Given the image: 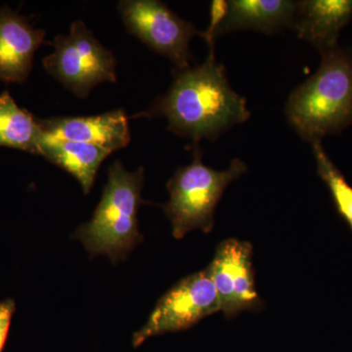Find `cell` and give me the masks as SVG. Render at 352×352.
Wrapping results in <instances>:
<instances>
[{
    "label": "cell",
    "instance_id": "1",
    "mask_svg": "<svg viewBox=\"0 0 352 352\" xmlns=\"http://www.w3.org/2000/svg\"><path fill=\"white\" fill-rule=\"evenodd\" d=\"M139 116L166 118L168 129L199 142L214 140L230 127L245 122L251 113L244 97L229 85L214 50H210L201 66L178 71L168 91Z\"/></svg>",
    "mask_w": 352,
    "mask_h": 352
},
{
    "label": "cell",
    "instance_id": "2",
    "mask_svg": "<svg viewBox=\"0 0 352 352\" xmlns=\"http://www.w3.org/2000/svg\"><path fill=\"white\" fill-rule=\"evenodd\" d=\"M321 54L318 71L292 92L286 107L289 124L311 144L352 124V57L339 47Z\"/></svg>",
    "mask_w": 352,
    "mask_h": 352
},
{
    "label": "cell",
    "instance_id": "3",
    "mask_svg": "<svg viewBox=\"0 0 352 352\" xmlns=\"http://www.w3.org/2000/svg\"><path fill=\"white\" fill-rule=\"evenodd\" d=\"M144 168L127 171L120 161L109 168L108 182L90 221L78 227L74 237L90 256H107L113 264L124 261L143 241L138 212L144 203L141 192Z\"/></svg>",
    "mask_w": 352,
    "mask_h": 352
},
{
    "label": "cell",
    "instance_id": "4",
    "mask_svg": "<svg viewBox=\"0 0 352 352\" xmlns=\"http://www.w3.org/2000/svg\"><path fill=\"white\" fill-rule=\"evenodd\" d=\"M201 159L203 154L196 148L192 163L178 168L166 186L170 200L163 208L175 239H182L194 229L212 232L215 208L224 191L248 170L247 164L239 159L233 160L224 170L206 166Z\"/></svg>",
    "mask_w": 352,
    "mask_h": 352
},
{
    "label": "cell",
    "instance_id": "5",
    "mask_svg": "<svg viewBox=\"0 0 352 352\" xmlns=\"http://www.w3.org/2000/svg\"><path fill=\"white\" fill-rule=\"evenodd\" d=\"M54 52L43 59L44 69L80 98L102 82H116V60L87 29L76 21L68 34L53 41Z\"/></svg>",
    "mask_w": 352,
    "mask_h": 352
},
{
    "label": "cell",
    "instance_id": "6",
    "mask_svg": "<svg viewBox=\"0 0 352 352\" xmlns=\"http://www.w3.org/2000/svg\"><path fill=\"white\" fill-rule=\"evenodd\" d=\"M219 311V298L207 267L183 278L160 298L145 325L134 333L132 344L140 346L155 336L187 330Z\"/></svg>",
    "mask_w": 352,
    "mask_h": 352
},
{
    "label": "cell",
    "instance_id": "7",
    "mask_svg": "<svg viewBox=\"0 0 352 352\" xmlns=\"http://www.w3.org/2000/svg\"><path fill=\"white\" fill-rule=\"evenodd\" d=\"M118 9L131 34L170 58L178 71L190 68V41L201 34L195 25L178 17L157 0H124Z\"/></svg>",
    "mask_w": 352,
    "mask_h": 352
},
{
    "label": "cell",
    "instance_id": "8",
    "mask_svg": "<svg viewBox=\"0 0 352 352\" xmlns=\"http://www.w3.org/2000/svg\"><path fill=\"white\" fill-rule=\"evenodd\" d=\"M208 270L219 298V310L227 319L263 307L254 285L252 245L249 242L222 241Z\"/></svg>",
    "mask_w": 352,
    "mask_h": 352
},
{
    "label": "cell",
    "instance_id": "9",
    "mask_svg": "<svg viewBox=\"0 0 352 352\" xmlns=\"http://www.w3.org/2000/svg\"><path fill=\"white\" fill-rule=\"evenodd\" d=\"M38 122L43 133L50 138L96 145L112 153L131 142L129 120L122 110L94 117L53 118Z\"/></svg>",
    "mask_w": 352,
    "mask_h": 352
},
{
    "label": "cell",
    "instance_id": "10",
    "mask_svg": "<svg viewBox=\"0 0 352 352\" xmlns=\"http://www.w3.org/2000/svg\"><path fill=\"white\" fill-rule=\"evenodd\" d=\"M45 31L34 29L29 21L8 7L0 9V80L23 83L29 78L36 51Z\"/></svg>",
    "mask_w": 352,
    "mask_h": 352
},
{
    "label": "cell",
    "instance_id": "11",
    "mask_svg": "<svg viewBox=\"0 0 352 352\" xmlns=\"http://www.w3.org/2000/svg\"><path fill=\"white\" fill-rule=\"evenodd\" d=\"M351 19L352 0H305L296 2L293 27L322 53L338 47L340 32Z\"/></svg>",
    "mask_w": 352,
    "mask_h": 352
},
{
    "label": "cell",
    "instance_id": "12",
    "mask_svg": "<svg viewBox=\"0 0 352 352\" xmlns=\"http://www.w3.org/2000/svg\"><path fill=\"white\" fill-rule=\"evenodd\" d=\"M217 36L237 30L273 34L293 25L296 2L288 0H231Z\"/></svg>",
    "mask_w": 352,
    "mask_h": 352
},
{
    "label": "cell",
    "instance_id": "13",
    "mask_svg": "<svg viewBox=\"0 0 352 352\" xmlns=\"http://www.w3.org/2000/svg\"><path fill=\"white\" fill-rule=\"evenodd\" d=\"M39 150L41 156L71 173L85 194L89 193L101 164L112 153L99 146L53 138L44 133Z\"/></svg>",
    "mask_w": 352,
    "mask_h": 352
},
{
    "label": "cell",
    "instance_id": "14",
    "mask_svg": "<svg viewBox=\"0 0 352 352\" xmlns=\"http://www.w3.org/2000/svg\"><path fill=\"white\" fill-rule=\"evenodd\" d=\"M43 135L38 120L21 109L8 92L0 95V147L39 155Z\"/></svg>",
    "mask_w": 352,
    "mask_h": 352
},
{
    "label": "cell",
    "instance_id": "15",
    "mask_svg": "<svg viewBox=\"0 0 352 352\" xmlns=\"http://www.w3.org/2000/svg\"><path fill=\"white\" fill-rule=\"evenodd\" d=\"M317 171L332 196L336 210L352 231V186L327 156L321 142L312 143Z\"/></svg>",
    "mask_w": 352,
    "mask_h": 352
},
{
    "label": "cell",
    "instance_id": "16",
    "mask_svg": "<svg viewBox=\"0 0 352 352\" xmlns=\"http://www.w3.org/2000/svg\"><path fill=\"white\" fill-rule=\"evenodd\" d=\"M227 1L223 0H215L210 4V22L208 29L201 32V36L207 41L210 50H214V39L217 36V31L221 25L222 21L226 18L227 13Z\"/></svg>",
    "mask_w": 352,
    "mask_h": 352
},
{
    "label": "cell",
    "instance_id": "17",
    "mask_svg": "<svg viewBox=\"0 0 352 352\" xmlns=\"http://www.w3.org/2000/svg\"><path fill=\"white\" fill-rule=\"evenodd\" d=\"M14 312L15 302L13 300H6L0 302V352L3 351Z\"/></svg>",
    "mask_w": 352,
    "mask_h": 352
}]
</instances>
